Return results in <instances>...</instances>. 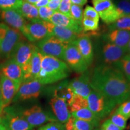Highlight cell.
<instances>
[{"instance_id":"cell-1","label":"cell","mask_w":130,"mask_h":130,"mask_svg":"<svg viewBox=\"0 0 130 130\" xmlns=\"http://www.w3.org/2000/svg\"><path fill=\"white\" fill-rule=\"evenodd\" d=\"M90 81L93 90L102 94L116 105L130 99V82L116 66H96Z\"/></svg>"},{"instance_id":"cell-2","label":"cell","mask_w":130,"mask_h":130,"mask_svg":"<svg viewBox=\"0 0 130 130\" xmlns=\"http://www.w3.org/2000/svg\"><path fill=\"white\" fill-rule=\"evenodd\" d=\"M69 73L70 68L66 62L56 57L43 55L42 68L37 79L46 85L65 79Z\"/></svg>"},{"instance_id":"cell-3","label":"cell","mask_w":130,"mask_h":130,"mask_svg":"<svg viewBox=\"0 0 130 130\" xmlns=\"http://www.w3.org/2000/svg\"><path fill=\"white\" fill-rule=\"evenodd\" d=\"M24 40V36L18 30L0 23V55L3 57L10 58L15 47Z\"/></svg>"},{"instance_id":"cell-4","label":"cell","mask_w":130,"mask_h":130,"mask_svg":"<svg viewBox=\"0 0 130 130\" xmlns=\"http://www.w3.org/2000/svg\"><path fill=\"white\" fill-rule=\"evenodd\" d=\"M88 108L100 119L110 115L116 104L97 91L92 90L87 98Z\"/></svg>"},{"instance_id":"cell-5","label":"cell","mask_w":130,"mask_h":130,"mask_svg":"<svg viewBox=\"0 0 130 130\" xmlns=\"http://www.w3.org/2000/svg\"><path fill=\"white\" fill-rule=\"evenodd\" d=\"M53 24L41 19L27 22L21 33L29 42L40 41L51 36Z\"/></svg>"},{"instance_id":"cell-6","label":"cell","mask_w":130,"mask_h":130,"mask_svg":"<svg viewBox=\"0 0 130 130\" xmlns=\"http://www.w3.org/2000/svg\"><path fill=\"white\" fill-rule=\"evenodd\" d=\"M35 48V45L24 40L17 45L10 56V58L13 59L22 68L24 72V81L25 80L28 74L31 60Z\"/></svg>"},{"instance_id":"cell-7","label":"cell","mask_w":130,"mask_h":130,"mask_svg":"<svg viewBox=\"0 0 130 130\" xmlns=\"http://www.w3.org/2000/svg\"><path fill=\"white\" fill-rule=\"evenodd\" d=\"M1 123L7 130H33L34 127L19 114L17 108L8 106L1 116Z\"/></svg>"},{"instance_id":"cell-8","label":"cell","mask_w":130,"mask_h":130,"mask_svg":"<svg viewBox=\"0 0 130 130\" xmlns=\"http://www.w3.org/2000/svg\"><path fill=\"white\" fill-rule=\"evenodd\" d=\"M68 44L51 36L39 41L36 47L43 55L54 57L64 61V52Z\"/></svg>"},{"instance_id":"cell-9","label":"cell","mask_w":130,"mask_h":130,"mask_svg":"<svg viewBox=\"0 0 130 130\" xmlns=\"http://www.w3.org/2000/svg\"><path fill=\"white\" fill-rule=\"evenodd\" d=\"M18 110L21 116L34 128L57 121L54 116L45 111L38 105H34L28 109Z\"/></svg>"},{"instance_id":"cell-10","label":"cell","mask_w":130,"mask_h":130,"mask_svg":"<svg viewBox=\"0 0 130 130\" xmlns=\"http://www.w3.org/2000/svg\"><path fill=\"white\" fill-rule=\"evenodd\" d=\"M43 86L37 79L22 81L13 101L18 102L37 98L41 93Z\"/></svg>"},{"instance_id":"cell-11","label":"cell","mask_w":130,"mask_h":130,"mask_svg":"<svg viewBox=\"0 0 130 130\" xmlns=\"http://www.w3.org/2000/svg\"><path fill=\"white\" fill-rule=\"evenodd\" d=\"M64 61L69 68L77 73H83L87 69V63L73 42L68 43L64 52Z\"/></svg>"},{"instance_id":"cell-12","label":"cell","mask_w":130,"mask_h":130,"mask_svg":"<svg viewBox=\"0 0 130 130\" xmlns=\"http://www.w3.org/2000/svg\"><path fill=\"white\" fill-rule=\"evenodd\" d=\"M92 2L100 18L105 24L110 25L119 19L112 0H92Z\"/></svg>"},{"instance_id":"cell-13","label":"cell","mask_w":130,"mask_h":130,"mask_svg":"<svg viewBox=\"0 0 130 130\" xmlns=\"http://www.w3.org/2000/svg\"><path fill=\"white\" fill-rule=\"evenodd\" d=\"M21 84L0 74V87L4 108L13 101Z\"/></svg>"},{"instance_id":"cell-14","label":"cell","mask_w":130,"mask_h":130,"mask_svg":"<svg viewBox=\"0 0 130 130\" xmlns=\"http://www.w3.org/2000/svg\"><path fill=\"white\" fill-rule=\"evenodd\" d=\"M0 74L19 83L24 81V72L22 68L10 58L0 66Z\"/></svg>"},{"instance_id":"cell-15","label":"cell","mask_w":130,"mask_h":130,"mask_svg":"<svg viewBox=\"0 0 130 130\" xmlns=\"http://www.w3.org/2000/svg\"><path fill=\"white\" fill-rule=\"evenodd\" d=\"M0 16L6 24L21 32L27 24L25 18L14 9L1 10Z\"/></svg>"},{"instance_id":"cell-16","label":"cell","mask_w":130,"mask_h":130,"mask_svg":"<svg viewBox=\"0 0 130 130\" xmlns=\"http://www.w3.org/2000/svg\"><path fill=\"white\" fill-rule=\"evenodd\" d=\"M127 50L107 42L103 46L102 54L106 64H115L119 62L127 53Z\"/></svg>"},{"instance_id":"cell-17","label":"cell","mask_w":130,"mask_h":130,"mask_svg":"<svg viewBox=\"0 0 130 130\" xmlns=\"http://www.w3.org/2000/svg\"><path fill=\"white\" fill-rule=\"evenodd\" d=\"M50 22L54 25L64 27L69 29L77 35H81L83 32V29L81 24L74 20L72 18L61 14L59 12H54V14L50 18Z\"/></svg>"},{"instance_id":"cell-18","label":"cell","mask_w":130,"mask_h":130,"mask_svg":"<svg viewBox=\"0 0 130 130\" xmlns=\"http://www.w3.org/2000/svg\"><path fill=\"white\" fill-rule=\"evenodd\" d=\"M50 104L57 121L65 124L71 116L69 106L66 102L60 98L54 96L50 100Z\"/></svg>"},{"instance_id":"cell-19","label":"cell","mask_w":130,"mask_h":130,"mask_svg":"<svg viewBox=\"0 0 130 130\" xmlns=\"http://www.w3.org/2000/svg\"><path fill=\"white\" fill-rule=\"evenodd\" d=\"M68 86L75 95L87 99L93 90L90 85V77L83 75L69 82Z\"/></svg>"},{"instance_id":"cell-20","label":"cell","mask_w":130,"mask_h":130,"mask_svg":"<svg viewBox=\"0 0 130 130\" xmlns=\"http://www.w3.org/2000/svg\"><path fill=\"white\" fill-rule=\"evenodd\" d=\"M73 43L78 49L87 66H89L93 59V48L90 37L88 35H79L78 37Z\"/></svg>"},{"instance_id":"cell-21","label":"cell","mask_w":130,"mask_h":130,"mask_svg":"<svg viewBox=\"0 0 130 130\" xmlns=\"http://www.w3.org/2000/svg\"><path fill=\"white\" fill-rule=\"evenodd\" d=\"M104 38L108 42L127 50L128 43L130 40V31L121 30L110 31L109 32L104 36Z\"/></svg>"},{"instance_id":"cell-22","label":"cell","mask_w":130,"mask_h":130,"mask_svg":"<svg viewBox=\"0 0 130 130\" xmlns=\"http://www.w3.org/2000/svg\"><path fill=\"white\" fill-rule=\"evenodd\" d=\"M42 57L43 54L36 46L31 60L28 74L25 81L37 79L42 68Z\"/></svg>"},{"instance_id":"cell-23","label":"cell","mask_w":130,"mask_h":130,"mask_svg":"<svg viewBox=\"0 0 130 130\" xmlns=\"http://www.w3.org/2000/svg\"><path fill=\"white\" fill-rule=\"evenodd\" d=\"M52 36L67 43H72L78 37L79 35L75 33L69 29L53 24L51 28Z\"/></svg>"},{"instance_id":"cell-24","label":"cell","mask_w":130,"mask_h":130,"mask_svg":"<svg viewBox=\"0 0 130 130\" xmlns=\"http://www.w3.org/2000/svg\"><path fill=\"white\" fill-rule=\"evenodd\" d=\"M69 82L64 81L57 86L54 90V96L60 98L66 102L68 106L71 105L74 100L75 95L68 86Z\"/></svg>"},{"instance_id":"cell-25","label":"cell","mask_w":130,"mask_h":130,"mask_svg":"<svg viewBox=\"0 0 130 130\" xmlns=\"http://www.w3.org/2000/svg\"><path fill=\"white\" fill-rule=\"evenodd\" d=\"M16 10L22 15L24 18H26L30 21H35L40 19L39 17L38 8L35 5L30 4L24 1L22 5Z\"/></svg>"},{"instance_id":"cell-26","label":"cell","mask_w":130,"mask_h":130,"mask_svg":"<svg viewBox=\"0 0 130 130\" xmlns=\"http://www.w3.org/2000/svg\"><path fill=\"white\" fill-rule=\"evenodd\" d=\"M71 116L76 119L89 122L93 125L96 128L100 125L101 119L90 111L89 108H84L75 112L71 113Z\"/></svg>"},{"instance_id":"cell-27","label":"cell","mask_w":130,"mask_h":130,"mask_svg":"<svg viewBox=\"0 0 130 130\" xmlns=\"http://www.w3.org/2000/svg\"><path fill=\"white\" fill-rule=\"evenodd\" d=\"M66 130H93L96 128L92 123L71 116L64 125Z\"/></svg>"},{"instance_id":"cell-28","label":"cell","mask_w":130,"mask_h":130,"mask_svg":"<svg viewBox=\"0 0 130 130\" xmlns=\"http://www.w3.org/2000/svg\"><path fill=\"white\" fill-rule=\"evenodd\" d=\"M118 18L130 15V0H115Z\"/></svg>"},{"instance_id":"cell-29","label":"cell","mask_w":130,"mask_h":130,"mask_svg":"<svg viewBox=\"0 0 130 130\" xmlns=\"http://www.w3.org/2000/svg\"><path fill=\"white\" fill-rule=\"evenodd\" d=\"M109 29L110 31L121 30L130 31V15L117 19L113 24H110Z\"/></svg>"},{"instance_id":"cell-30","label":"cell","mask_w":130,"mask_h":130,"mask_svg":"<svg viewBox=\"0 0 130 130\" xmlns=\"http://www.w3.org/2000/svg\"><path fill=\"white\" fill-rule=\"evenodd\" d=\"M121 69L124 75L130 82V54H127L119 62L115 64Z\"/></svg>"},{"instance_id":"cell-31","label":"cell","mask_w":130,"mask_h":130,"mask_svg":"<svg viewBox=\"0 0 130 130\" xmlns=\"http://www.w3.org/2000/svg\"><path fill=\"white\" fill-rule=\"evenodd\" d=\"M84 108H88V102L87 99L75 95L74 100L69 106V111L71 113L75 112Z\"/></svg>"},{"instance_id":"cell-32","label":"cell","mask_w":130,"mask_h":130,"mask_svg":"<svg viewBox=\"0 0 130 130\" xmlns=\"http://www.w3.org/2000/svg\"><path fill=\"white\" fill-rule=\"evenodd\" d=\"M83 32L95 31L99 28V20L83 18L81 22Z\"/></svg>"},{"instance_id":"cell-33","label":"cell","mask_w":130,"mask_h":130,"mask_svg":"<svg viewBox=\"0 0 130 130\" xmlns=\"http://www.w3.org/2000/svg\"><path fill=\"white\" fill-rule=\"evenodd\" d=\"M23 3V0H0V9L18 10Z\"/></svg>"},{"instance_id":"cell-34","label":"cell","mask_w":130,"mask_h":130,"mask_svg":"<svg viewBox=\"0 0 130 130\" xmlns=\"http://www.w3.org/2000/svg\"><path fill=\"white\" fill-rule=\"evenodd\" d=\"M110 119L115 125L121 129L124 130L126 128L127 119L121 114L119 113L116 110L113 113Z\"/></svg>"},{"instance_id":"cell-35","label":"cell","mask_w":130,"mask_h":130,"mask_svg":"<svg viewBox=\"0 0 130 130\" xmlns=\"http://www.w3.org/2000/svg\"><path fill=\"white\" fill-rule=\"evenodd\" d=\"M83 10L81 6L72 4L71 7V16L72 19L81 24L83 18Z\"/></svg>"},{"instance_id":"cell-36","label":"cell","mask_w":130,"mask_h":130,"mask_svg":"<svg viewBox=\"0 0 130 130\" xmlns=\"http://www.w3.org/2000/svg\"><path fill=\"white\" fill-rule=\"evenodd\" d=\"M116 111L128 120L130 118V99L121 104Z\"/></svg>"},{"instance_id":"cell-37","label":"cell","mask_w":130,"mask_h":130,"mask_svg":"<svg viewBox=\"0 0 130 130\" xmlns=\"http://www.w3.org/2000/svg\"><path fill=\"white\" fill-rule=\"evenodd\" d=\"M37 130H66L64 125L59 122H52L40 126Z\"/></svg>"},{"instance_id":"cell-38","label":"cell","mask_w":130,"mask_h":130,"mask_svg":"<svg viewBox=\"0 0 130 130\" xmlns=\"http://www.w3.org/2000/svg\"><path fill=\"white\" fill-rule=\"evenodd\" d=\"M83 16L85 18L95 19V20L100 19V16L96 10L95 8L90 6H87L84 8Z\"/></svg>"},{"instance_id":"cell-39","label":"cell","mask_w":130,"mask_h":130,"mask_svg":"<svg viewBox=\"0 0 130 130\" xmlns=\"http://www.w3.org/2000/svg\"><path fill=\"white\" fill-rule=\"evenodd\" d=\"M38 12L39 17L40 19L42 21H48V22L50 21V18L54 13V11L48 8L47 6L38 8Z\"/></svg>"},{"instance_id":"cell-40","label":"cell","mask_w":130,"mask_h":130,"mask_svg":"<svg viewBox=\"0 0 130 130\" xmlns=\"http://www.w3.org/2000/svg\"><path fill=\"white\" fill-rule=\"evenodd\" d=\"M72 3L71 0H61L60 5L58 8V12L61 14L71 18V7Z\"/></svg>"},{"instance_id":"cell-41","label":"cell","mask_w":130,"mask_h":130,"mask_svg":"<svg viewBox=\"0 0 130 130\" xmlns=\"http://www.w3.org/2000/svg\"><path fill=\"white\" fill-rule=\"evenodd\" d=\"M100 130H123L115 125L110 119L106 120L102 123L100 127Z\"/></svg>"},{"instance_id":"cell-42","label":"cell","mask_w":130,"mask_h":130,"mask_svg":"<svg viewBox=\"0 0 130 130\" xmlns=\"http://www.w3.org/2000/svg\"><path fill=\"white\" fill-rule=\"evenodd\" d=\"M61 0H50L47 7L54 11V12H58V8L60 5Z\"/></svg>"},{"instance_id":"cell-43","label":"cell","mask_w":130,"mask_h":130,"mask_svg":"<svg viewBox=\"0 0 130 130\" xmlns=\"http://www.w3.org/2000/svg\"><path fill=\"white\" fill-rule=\"evenodd\" d=\"M49 2H50V0H39L35 6L37 8L45 7V6H48Z\"/></svg>"},{"instance_id":"cell-44","label":"cell","mask_w":130,"mask_h":130,"mask_svg":"<svg viewBox=\"0 0 130 130\" xmlns=\"http://www.w3.org/2000/svg\"><path fill=\"white\" fill-rule=\"evenodd\" d=\"M71 2L72 4H75L82 7L87 3V0H71Z\"/></svg>"},{"instance_id":"cell-45","label":"cell","mask_w":130,"mask_h":130,"mask_svg":"<svg viewBox=\"0 0 130 130\" xmlns=\"http://www.w3.org/2000/svg\"><path fill=\"white\" fill-rule=\"evenodd\" d=\"M4 105H3L2 94H1V87H0V117H1V115H2L3 111H4Z\"/></svg>"},{"instance_id":"cell-46","label":"cell","mask_w":130,"mask_h":130,"mask_svg":"<svg viewBox=\"0 0 130 130\" xmlns=\"http://www.w3.org/2000/svg\"><path fill=\"white\" fill-rule=\"evenodd\" d=\"M24 1H26V2H28L29 3H30V4H31L35 5L37 2H38L39 1V0H24Z\"/></svg>"},{"instance_id":"cell-47","label":"cell","mask_w":130,"mask_h":130,"mask_svg":"<svg viewBox=\"0 0 130 130\" xmlns=\"http://www.w3.org/2000/svg\"><path fill=\"white\" fill-rule=\"evenodd\" d=\"M0 130H7L6 129V128L2 124L1 122L0 123Z\"/></svg>"},{"instance_id":"cell-48","label":"cell","mask_w":130,"mask_h":130,"mask_svg":"<svg viewBox=\"0 0 130 130\" xmlns=\"http://www.w3.org/2000/svg\"><path fill=\"white\" fill-rule=\"evenodd\" d=\"M127 52L128 53V54H130V40H129V43H128V45L127 46Z\"/></svg>"},{"instance_id":"cell-49","label":"cell","mask_w":130,"mask_h":130,"mask_svg":"<svg viewBox=\"0 0 130 130\" xmlns=\"http://www.w3.org/2000/svg\"><path fill=\"white\" fill-rule=\"evenodd\" d=\"M93 130H100V128H98L97 127V128H95Z\"/></svg>"},{"instance_id":"cell-50","label":"cell","mask_w":130,"mask_h":130,"mask_svg":"<svg viewBox=\"0 0 130 130\" xmlns=\"http://www.w3.org/2000/svg\"><path fill=\"white\" fill-rule=\"evenodd\" d=\"M1 118L0 117V123H1Z\"/></svg>"}]
</instances>
